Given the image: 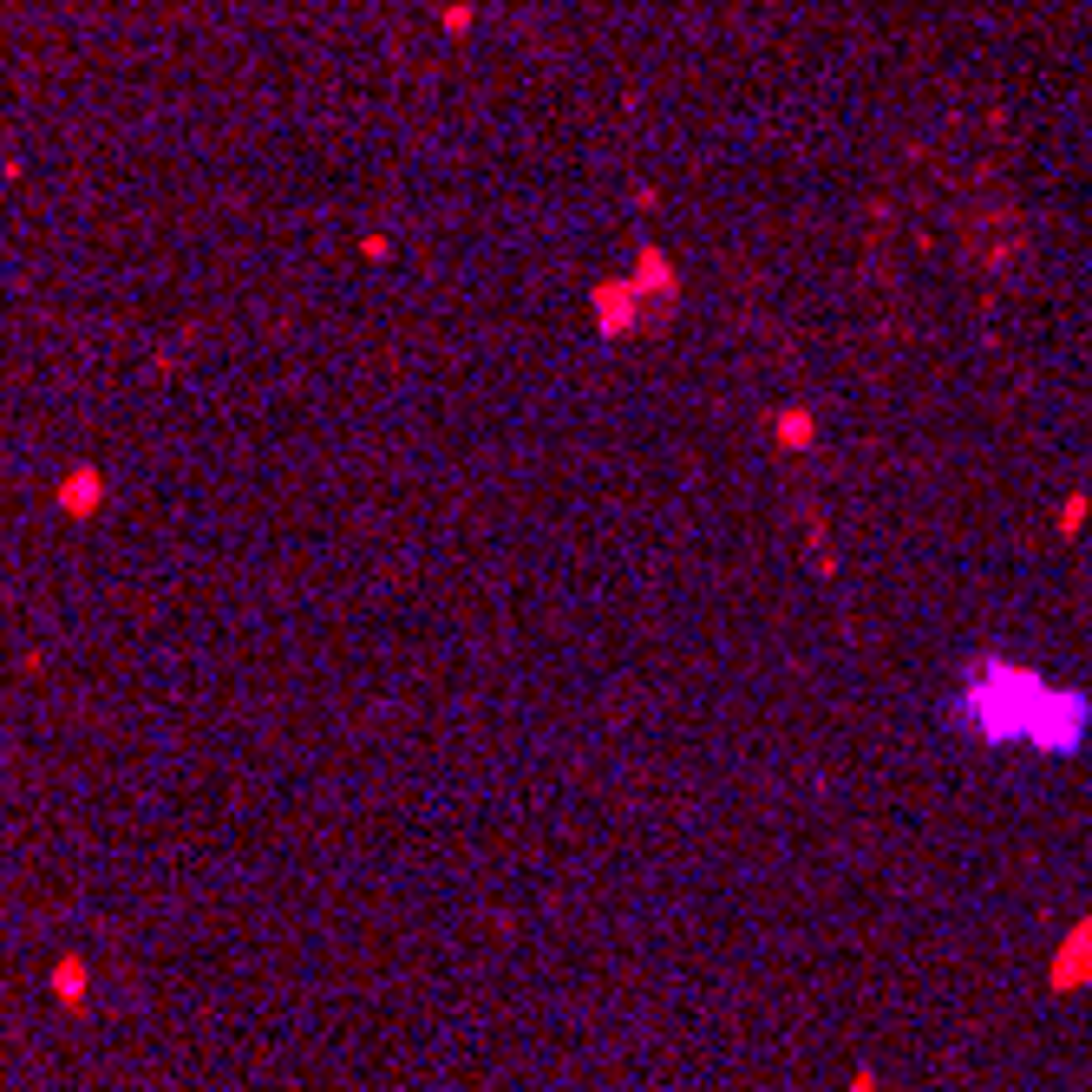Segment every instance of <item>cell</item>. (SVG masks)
Returning <instances> with one entry per match:
<instances>
[{
    "label": "cell",
    "mask_w": 1092,
    "mask_h": 1092,
    "mask_svg": "<svg viewBox=\"0 0 1092 1092\" xmlns=\"http://www.w3.org/2000/svg\"><path fill=\"white\" fill-rule=\"evenodd\" d=\"M942 726L982 752H1033V759H1073L1092 739V694L1020 668L1008 655H968L949 694L936 701Z\"/></svg>",
    "instance_id": "6da1fadb"
}]
</instances>
